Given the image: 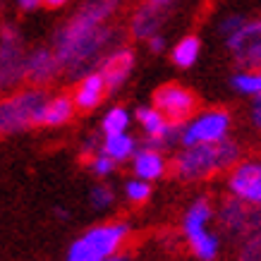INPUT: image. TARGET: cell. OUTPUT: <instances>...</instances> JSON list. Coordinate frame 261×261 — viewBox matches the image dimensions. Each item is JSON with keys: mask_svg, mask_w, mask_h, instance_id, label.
I'll return each instance as SVG.
<instances>
[{"mask_svg": "<svg viewBox=\"0 0 261 261\" xmlns=\"http://www.w3.org/2000/svg\"><path fill=\"white\" fill-rule=\"evenodd\" d=\"M118 5V0H89L87 5L72 17L56 34V50L70 80H82L101 65L103 50L113 41L108 17Z\"/></svg>", "mask_w": 261, "mask_h": 261, "instance_id": "obj_1", "label": "cell"}, {"mask_svg": "<svg viewBox=\"0 0 261 261\" xmlns=\"http://www.w3.org/2000/svg\"><path fill=\"white\" fill-rule=\"evenodd\" d=\"M240 161V146L232 139H218V142H204L194 146H185L182 153L173 161V175L177 180H206L216 173H223L228 168H235Z\"/></svg>", "mask_w": 261, "mask_h": 261, "instance_id": "obj_2", "label": "cell"}, {"mask_svg": "<svg viewBox=\"0 0 261 261\" xmlns=\"http://www.w3.org/2000/svg\"><path fill=\"white\" fill-rule=\"evenodd\" d=\"M48 94L41 87H29L12 94L0 103V129L3 135H17L24 129L43 125L48 108Z\"/></svg>", "mask_w": 261, "mask_h": 261, "instance_id": "obj_3", "label": "cell"}, {"mask_svg": "<svg viewBox=\"0 0 261 261\" xmlns=\"http://www.w3.org/2000/svg\"><path fill=\"white\" fill-rule=\"evenodd\" d=\"M129 228L125 223H108L87 230L82 238H77L67 249V261H103L113 259L118 254L120 245L127 240Z\"/></svg>", "mask_w": 261, "mask_h": 261, "instance_id": "obj_4", "label": "cell"}, {"mask_svg": "<svg viewBox=\"0 0 261 261\" xmlns=\"http://www.w3.org/2000/svg\"><path fill=\"white\" fill-rule=\"evenodd\" d=\"M232 60L245 70L261 67V19H245L232 34L225 36Z\"/></svg>", "mask_w": 261, "mask_h": 261, "instance_id": "obj_5", "label": "cell"}, {"mask_svg": "<svg viewBox=\"0 0 261 261\" xmlns=\"http://www.w3.org/2000/svg\"><path fill=\"white\" fill-rule=\"evenodd\" d=\"M0 82L5 89L27 82V53L22 39L12 27H3V48H0Z\"/></svg>", "mask_w": 261, "mask_h": 261, "instance_id": "obj_6", "label": "cell"}, {"mask_svg": "<svg viewBox=\"0 0 261 261\" xmlns=\"http://www.w3.org/2000/svg\"><path fill=\"white\" fill-rule=\"evenodd\" d=\"M230 129V115L225 111H208L201 113L199 118H194L192 122L182 127L180 142L185 146H194V144L204 142H218L225 139Z\"/></svg>", "mask_w": 261, "mask_h": 261, "instance_id": "obj_7", "label": "cell"}, {"mask_svg": "<svg viewBox=\"0 0 261 261\" xmlns=\"http://www.w3.org/2000/svg\"><path fill=\"white\" fill-rule=\"evenodd\" d=\"M153 106L166 115L170 122L182 125L197 113V98L190 89L180 87V84H166L153 94Z\"/></svg>", "mask_w": 261, "mask_h": 261, "instance_id": "obj_8", "label": "cell"}, {"mask_svg": "<svg viewBox=\"0 0 261 261\" xmlns=\"http://www.w3.org/2000/svg\"><path fill=\"white\" fill-rule=\"evenodd\" d=\"M221 218L223 228L232 232V235H249L254 230L261 228V206H254L245 199H240L232 194V199H225L221 206Z\"/></svg>", "mask_w": 261, "mask_h": 261, "instance_id": "obj_9", "label": "cell"}, {"mask_svg": "<svg viewBox=\"0 0 261 261\" xmlns=\"http://www.w3.org/2000/svg\"><path fill=\"white\" fill-rule=\"evenodd\" d=\"M137 120L142 122L144 132L149 137L146 146H151V149H159L163 144H170L175 137H180V132H182V125L170 122L156 106H144V108H139V111H137Z\"/></svg>", "mask_w": 261, "mask_h": 261, "instance_id": "obj_10", "label": "cell"}, {"mask_svg": "<svg viewBox=\"0 0 261 261\" xmlns=\"http://www.w3.org/2000/svg\"><path fill=\"white\" fill-rule=\"evenodd\" d=\"M228 187L235 197L245 199L254 206H261V163L259 161L238 163L230 173Z\"/></svg>", "mask_w": 261, "mask_h": 261, "instance_id": "obj_11", "label": "cell"}, {"mask_svg": "<svg viewBox=\"0 0 261 261\" xmlns=\"http://www.w3.org/2000/svg\"><path fill=\"white\" fill-rule=\"evenodd\" d=\"M60 72H63V65L56 50L34 48L32 53H27V84H34V87L50 84Z\"/></svg>", "mask_w": 261, "mask_h": 261, "instance_id": "obj_12", "label": "cell"}, {"mask_svg": "<svg viewBox=\"0 0 261 261\" xmlns=\"http://www.w3.org/2000/svg\"><path fill=\"white\" fill-rule=\"evenodd\" d=\"M132 67H135V53L127 50V48H120V50L103 58L101 65H98V72L103 74V80L108 84V94H115L125 84Z\"/></svg>", "mask_w": 261, "mask_h": 261, "instance_id": "obj_13", "label": "cell"}, {"mask_svg": "<svg viewBox=\"0 0 261 261\" xmlns=\"http://www.w3.org/2000/svg\"><path fill=\"white\" fill-rule=\"evenodd\" d=\"M108 94V84L103 80L101 72H89L80 80L74 89V103L77 111H94L96 106L103 101V96Z\"/></svg>", "mask_w": 261, "mask_h": 261, "instance_id": "obj_14", "label": "cell"}, {"mask_svg": "<svg viewBox=\"0 0 261 261\" xmlns=\"http://www.w3.org/2000/svg\"><path fill=\"white\" fill-rule=\"evenodd\" d=\"M161 19H163L161 5H156V3L149 0V3L142 5V8L135 12V17H132V36H135V39H151L153 34L159 32Z\"/></svg>", "mask_w": 261, "mask_h": 261, "instance_id": "obj_15", "label": "cell"}, {"mask_svg": "<svg viewBox=\"0 0 261 261\" xmlns=\"http://www.w3.org/2000/svg\"><path fill=\"white\" fill-rule=\"evenodd\" d=\"M166 173V161L161 156L159 149L144 146L142 151L135 153V175L142 180H159Z\"/></svg>", "mask_w": 261, "mask_h": 261, "instance_id": "obj_16", "label": "cell"}, {"mask_svg": "<svg viewBox=\"0 0 261 261\" xmlns=\"http://www.w3.org/2000/svg\"><path fill=\"white\" fill-rule=\"evenodd\" d=\"M77 111V103H74V96H56L48 101V108H46V115H43V125L46 127H60V125H67L72 120Z\"/></svg>", "mask_w": 261, "mask_h": 261, "instance_id": "obj_17", "label": "cell"}, {"mask_svg": "<svg viewBox=\"0 0 261 261\" xmlns=\"http://www.w3.org/2000/svg\"><path fill=\"white\" fill-rule=\"evenodd\" d=\"M101 151L120 163V161H127L129 156L137 153V142H135V137H129L127 132L106 135V139H103V144H101Z\"/></svg>", "mask_w": 261, "mask_h": 261, "instance_id": "obj_18", "label": "cell"}, {"mask_svg": "<svg viewBox=\"0 0 261 261\" xmlns=\"http://www.w3.org/2000/svg\"><path fill=\"white\" fill-rule=\"evenodd\" d=\"M211 216H214V211H211V204H208L204 197L197 199V201H194V204L187 208V214H185V221H182L185 238H187V235H192V232H199V230H204L206 225H208V221H211Z\"/></svg>", "mask_w": 261, "mask_h": 261, "instance_id": "obj_19", "label": "cell"}, {"mask_svg": "<svg viewBox=\"0 0 261 261\" xmlns=\"http://www.w3.org/2000/svg\"><path fill=\"white\" fill-rule=\"evenodd\" d=\"M187 242H190V247H192V254L199 256V259H204V261L216 259V254H218V240H216L206 228L199 230V232L187 235Z\"/></svg>", "mask_w": 261, "mask_h": 261, "instance_id": "obj_20", "label": "cell"}, {"mask_svg": "<svg viewBox=\"0 0 261 261\" xmlns=\"http://www.w3.org/2000/svg\"><path fill=\"white\" fill-rule=\"evenodd\" d=\"M199 50H201V43H199L197 36H185V39L173 48V63L182 70H187L192 65L197 63Z\"/></svg>", "mask_w": 261, "mask_h": 261, "instance_id": "obj_21", "label": "cell"}, {"mask_svg": "<svg viewBox=\"0 0 261 261\" xmlns=\"http://www.w3.org/2000/svg\"><path fill=\"white\" fill-rule=\"evenodd\" d=\"M230 84L238 89L240 94L245 96H259L261 94V67L259 70H245V72H238Z\"/></svg>", "mask_w": 261, "mask_h": 261, "instance_id": "obj_22", "label": "cell"}, {"mask_svg": "<svg viewBox=\"0 0 261 261\" xmlns=\"http://www.w3.org/2000/svg\"><path fill=\"white\" fill-rule=\"evenodd\" d=\"M127 125H129V113L125 108H111L103 118V135H120V132H127Z\"/></svg>", "mask_w": 261, "mask_h": 261, "instance_id": "obj_23", "label": "cell"}, {"mask_svg": "<svg viewBox=\"0 0 261 261\" xmlns=\"http://www.w3.org/2000/svg\"><path fill=\"white\" fill-rule=\"evenodd\" d=\"M125 194L127 199L132 201V204H144L151 194V187H149V180H142V177H137V180H129L125 185Z\"/></svg>", "mask_w": 261, "mask_h": 261, "instance_id": "obj_24", "label": "cell"}, {"mask_svg": "<svg viewBox=\"0 0 261 261\" xmlns=\"http://www.w3.org/2000/svg\"><path fill=\"white\" fill-rule=\"evenodd\" d=\"M240 254H242V259H261V228L245 235Z\"/></svg>", "mask_w": 261, "mask_h": 261, "instance_id": "obj_25", "label": "cell"}, {"mask_svg": "<svg viewBox=\"0 0 261 261\" xmlns=\"http://www.w3.org/2000/svg\"><path fill=\"white\" fill-rule=\"evenodd\" d=\"M115 163H118V161L111 159V156H106L103 151H98L96 156H91V168H94V173L98 175V177L111 175L113 170H115Z\"/></svg>", "mask_w": 261, "mask_h": 261, "instance_id": "obj_26", "label": "cell"}, {"mask_svg": "<svg viewBox=\"0 0 261 261\" xmlns=\"http://www.w3.org/2000/svg\"><path fill=\"white\" fill-rule=\"evenodd\" d=\"M91 204H94V208H98V211L108 208V206L113 204V192L108 190V187H103V185L94 187V192H91Z\"/></svg>", "mask_w": 261, "mask_h": 261, "instance_id": "obj_27", "label": "cell"}, {"mask_svg": "<svg viewBox=\"0 0 261 261\" xmlns=\"http://www.w3.org/2000/svg\"><path fill=\"white\" fill-rule=\"evenodd\" d=\"M245 22V17H240V15H232V17H225L221 22V32H223V36H228V34H232L235 29H238L240 24Z\"/></svg>", "mask_w": 261, "mask_h": 261, "instance_id": "obj_28", "label": "cell"}, {"mask_svg": "<svg viewBox=\"0 0 261 261\" xmlns=\"http://www.w3.org/2000/svg\"><path fill=\"white\" fill-rule=\"evenodd\" d=\"M252 122L256 125V129H261V94L256 96V103L252 108Z\"/></svg>", "mask_w": 261, "mask_h": 261, "instance_id": "obj_29", "label": "cell"}, {"mask_svg": "<svg viewBox=\"0 0 261 261\" xmlns=\"http://www.w3.org/2000/svg\"><path fill=\"white\" fill-rule=\"evenodd\" d=\"M149 48L153 50V53H161L163 48H166V41H163V36H159V34H153L149 39Z\"/></svg>", "mask_w": 261, "mask_h": 261, "instance_id": "obj_30", "label": "cell"}, {"mask_svg": "<svg viewBox=\"0 0 261 261\" xmlns=\"http://www.w3.org/2000/svg\"><path fill=\"white\" fill-rule=\"evenodd\" d=\"M43 0H19V8L22 10H36Z\"/></svg>", "mask_w": 261, "mask_h": 261, "instance_id": "obj_31", "label": "cell"}, {"mask_svg": "<svg viewBox=\"0 0 261 261\" xmlns=\"http://www.w3.org/2000/svg\"><path fill=\"white\" fill-rule=\"evenodd\" d=\"M43 3H46L48 8H60V5H65L67 0H43Z\"/></svg>", "mask_w": 261, "mask_h": 261, "instance_id": "obj_32", "label": "cell"}, {"mask_svg": "<svg viewBox=\"0 0 261 261\" xmlns=\"http://www.w3.org/2000/svg\"><path fill=\"white\" fill-rule=\"evenodd\" d=\"M151 3H156V5H161V8H163V5H168L170 0H151Z\"/></svg>", "mask_w": 261, "mask_h": 261, "instance_id": "obj_33", "label": "cell"}]
</instances>
